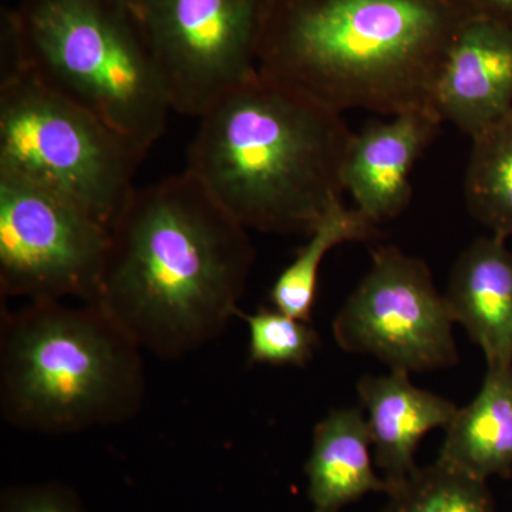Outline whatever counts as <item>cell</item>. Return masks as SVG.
Here are the masks:
<instances>
[{"label": "cell", "instance_id": "cell-1", "mask_svg": "<svg viewBox=\"0 0 512 512\" xmlns=\"http://www.w3.org/2000/svg\"><path fill=\"white\" fill-rule=\"evenodd\" d=\"M109 231L94 305L141 349L180 359L238 318L255 249L187 171L136 188Z\"/></svg>", "mask_w": 512, "mask_h": 512}, {"label": "cell", "instance_id": "cell-2", "mask_svg": "<svg viewBox=\"0 0 512 512\" xmlns=\"http://www.w3.org/2000/svg\"><path fill=\"white\" fill-rule=\"evenodd\" d=\"M461 0H272L258 70L329 109H433Z\"/></svg>", "mask_w": 512, "mask_h": 512}, {"label": "cell", "instance_id": "cell-3", "mask_svg": "<svg viewBox=\"0 0 512 512\" xmlns=\"http://www.w3.org/2000/svg\"><path fill=\"white\" fill-rule=\"evenodd\" d=\"M353 136L342 113L258 70L202 114L185 171L242 227L309 235L343 202Z\"/></svg>", "mask_w": 512, "mask_h": 512}, {"label": "cell", "instance_id": "cell-4", "mask_svg": "<svg viewBox=\"0 0 512 512\" xmlns=\"http://www.w3.org/2000/svg\"><path fill=\"white\" fill-rule=\"evenodd\" d=\"M140 346L94 303L2 309L0 410L16 429L70 434L134 419L146 397Z\"/></svg>", "mask_w": 512, "mask_h": 512}, {"label": "cell", "instance_id": "cell-5", "mask_svg": "<svg viewBox=\"0 0 512 512\" xmlns=\"http://www.w3.org/2000/svg\"><path fill=\"white\" fill-rule=\"evenodd\" d=\"M23 66L150 150L171 104L140 19L120 0H28L13 16Z\"/></svg>", "mask_w": 512, "mask_h": 512}, {"label": "cell", "instance_id": "cell-6", "mask_svg": "<svg viewBox=\"0 0 512 512\" xmlns=\"http://www.w3.org/2000/svg\"><path fill=\"white\" fill-rule=\"evenodd\" d=\"M148 148L29 70L0 74V168L76 202L110 228Z\"/></svg>", "mask_w": 512, "mask_h": 512}, {"label": "cell", "instance_id": "cell-7", "mask_svg": "<svg viewBox=\"0 0 512 512\" xmlns=\"http://www.w3.org/2000/svg\"><path fill=\"white\" fill-rule=\"evenodd\" d=\"M110 231L45 185L0 168V295L96 302Z\"/></svg>", "mask_w": 512, "mask_h": 512}, {"label": "cell", "instance_id": "cell-8", "mask_svg": "<svg viewBox=\"0 0 512 512\" xmlns=\"http://www.w3.org/2000/svg\"><path fill=\"white\" fill-rule=\"evenodd\" d=\"M272 0H146L140 22L171 109L200 119L258 73Z\"/></svg>", "mask_w": 512, "mask_h": 512}, {"label": "cell", "instance_id": "cell-9", "mask_svg": "<svg viewBox=\"0 0 512 512\" xmlns=\"http://www.w3.org/2000/svg\"><path fill=\"white\" fill-rule=\"evenodd\" d=\"M453 326L429 266L384 245L373 252L369 272L336 315L332 330L345 352L412 373L457 365Z\"/></svg>", "mask_w": 512, "mask_h": 512}, {"label": "cell", "instance_id": "cell-10", "mask_svg": "<svg viewBox=\"0 0 512 512\" xmlns=\"http://www.w3.org/2000/svg\"><path fill=\"white\" fill-rule=\"evenodd\" d=\"M433 109L473 138L512 110V26L474 15L454 37Z\"/></svg>", "mask_w": 512, "mask_h": 512}, {"label": "cell", "instance_id": "cell-11", "mask_svg": "<svg viewBox=\"0 0 512 512\" xmlns=\"http://www.w3.org/2000/svg\"><path fill=\"white\" fill-rule=\"evenodd\" d=\"M441 123L434 109L412 110L389 121H370L353 136L343 164V188L370 221L380 225L406 210L414 164Z\"/></svg>", "mask_w": 512, "mask_h": 512}, {"label": "cell", "instance_id": "cell-12", "mask_svg": "<svg viewBox=\"0 0 512 512\" xmlns=\"http://www.w3.org/2000/svg\"><path fill=\"white\" fill-rule=\"evenodd\" d=\"M357 393L367 412L376 467L389 487L416 471L414 457L423 437L446 430L458 410L446 397L414 386L403 370L365 376L357 383Z\"/></svg>", "mask_w": 512, "mask_h": 512}, {"label": "cell", "instance_id": "cell-13", "mask_svg": "<svg viewBox=\"0 0 512 512\" xmlns=\"http://www.w3.org/2000/svg\"><path fill=\"white\" fill-rule=\"evenodd\" d=\"M444 298L487 366H512V252L505 239L478 238L458 256Z\"/></svg>", "mask_w": 512, "mask_h": 512}, {"label": "cell", "instance_id": "cell-14", "mask_svg": "<svg viewBox=\"0 0 512 512\" xmlns=\"http://www.w3.org/2000/svg\"><path fill=\"white\" fill-rule=\"evenodd\" d=\"M305 474L313 512H340L367 494L387 493L362 410L335 409L316 424Z\"/></svg>", "mask_w": 512, "mask_h": 512}, {"label": "cell", "instance_id": "cell-15", "mask_svg": "<svg viewBox=\"0 0 512 512\" xmlns=\"http://www.w3.org/2000/svg\"><path fill=\"white\" fill-rule=\"evenodd\" d=\"M478 480L512 474V366H487L480 392L446 429L439 457Z\"/></svg>", "mask_w": 512, "mask_h": 512}, {"label": "cell", "instance_id": "cell-16", "mask_svg": "<svg viewBox=\"0 0 512 512\" xmlns=\"http://www.w3.org/2000/svg\"><path fill=\"white\" fill-rule=\"evenodd\" d=\"M375 222L357 208L339 202L330 208L299 248L295 259L272 285L269 292L272 306L292 318L311 322L318 293L320 265L333 248L345 242L369 241L377 235Z\"/></svg>", "mask_w": 512, "mask_h": 512}, {"label": "cell", "instance_id": "cell-17", "mask_svg": "<svg viewBox=\"0 0 512 512\" xmlns=\"http://www.w3.org/2000/svg\"><path fill=\"white\" fill-rule=\"evenodd\" d=\"M464 197L474 220L491 235H512V110L471 138Z\"/></svg>", "mask_w": 512, "mask_h": 512}, {"label": "cell", "instance_id": "cell-18", "mask_svg": "<svg viewBox=\"0 0 512 512\" xmlns=\"http://www.w3.org/2000/svg\"><path fill=\"white\" fill-rule=\"evenodd\" d=\"M382 512H495L488 481L436 460L389 487Z\"/></svg>", "mask_w": 512, "mask_h": 512}, {"label": "cell", "instance_id": "cell-19", "mask_svg": "<svg viewBox=\"0 0 512 512\" xmlns=\"http://www.w3.org/2000/svg\"><path fill=\"white\" fill-rule=\"evenodd\" d=\"M238 318L249 329V363L303 367L315 356L320 339L311 322L275 308L256 313L239 311Z\"/></svg>", "mask_w": 512, "mask_h": 512}, {"label": "cell", "instance_id": "cell-20", "mask_svg": "<svg viewBox=\"0 0 512 512\" xmlns=\"http://www.w3.org/2000/svg\"><path fill=\"white\" fill-rule=\"evenodd\" d=\"M0 512H87L80 495L59 481L13 485L0 497Z\"/></svg>", "mask_w": 512, "mask_h": 512}, {"label": "cell", "instance_id": "cell-21", "mask_svg": "<svg viewBox=\"0 0 512 512\" xmlns=\"http://www.w3.org/2000/svg\"><path fill=\"white\" fill-rule=\"evenodd\" d=\"M474 15L500 20L512 26V0H461Z\"/></svg>", "mask_w": 512, "mask_h": 512}, {"label": "cell", "instance_id": "cell-22", "mask_svg": "<svg viewBox=\"0 0 512 512\" xmlns=\"http://www.w3.org/2000/svg\"><path fill=\"white\" fill-rule=\"evenodd\" d=\"M120 2L123 3L124 6H127V8L140 19L141 10H143L146 0H120Z\"/></svg>", "mask_w": 512, "mask_h": 512}]
</instances>
